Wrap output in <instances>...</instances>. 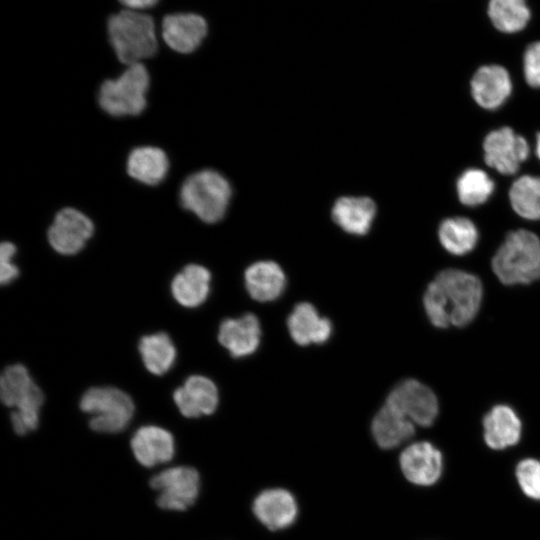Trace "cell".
<instances>
[{
  "label": "cell",
  "mask_w": 540,
  "mask_h": 540,
  "mask_svg": "<svg viewBox=\"0 0 540 540\" xmlns=\"http://www.w3.org/2000/svg\"><path fill=\"white\" fill-rule=\"evenodd\" d=\"M484 159L488 166L504 175H512L529 156L526 139L510 127L491 131L483 142Z\"/></svg>",
  "instance_id": "cell-10"
},
{
  "label": "cell",
  "mask_w": 540,
  "mask_h": 540,
  "mask_svg": "<svg viewBox=\"0 0 540 540\" xmlns=\"http://www.w3.org/2000/svg\"><path fill=\"white\" fill-rule=\"evenodd\" d=\"M122 5L125 6L126 9L138 11L142 9H148L156 4H158V1L156 0H126L121 2Z\"/></svg>",
  "instance_id": "cell-34"
},
{
  "label": "cell",
  "mask_w": 540,
  "mask_h": 540,
  "mask_svg": "<svg viewBox=\"0 0 540 540\" xmlns=\"http://www.w3.org/2000/svg\"><path fill=\"white\" fill-rule=\"evenodd\" d=\"M292 339L301 346L322 344L332 332L329 319L321 317L310 303H299L290 313L287 320Z\"/></svg>",
  "instance_id": "cell-19"
},
{
  "label": "cell",
  "mask_w": 540,
  "mask_h": 540,
  "mask_svg": "<svg viewBox=\"0 0 540 540\" xmlns=\"http://www.w3.org/2000/svg\"><path fill=\"white\" fill-rule=\"evenodd\" d=\"M94 232L92 221L75 208L60 210L48 229L51 247L62 255L78 253Z\"/></svg>",
  "instance_id": "cell-11"
},
{
  "label": "cell",
  "mask_w": 540,
  "mask_h": 540,
  "mask_svg": "<svg viewBox=\"0 0 540 540\" xmlns=\"http://www.w3.org/2000/svg\"><path fill=\"white\" fill-rule=\"evenodd\" d=\"M413 424L427 427L438 415V400L434 392L415 379H406L389 393L386 403Z\"/></svg>",
  "instance_id": "cell-9"
},
{
  "label": "cell",
  "mask_w": 540,
  "mask_h": 540,
  "mask_svg": "<svg viewBox=\"0 0 540 540\" xmlns=\"http://www.w3.org/2000/svg\"><path fill=\"white\" fill-rule=\"evenodd\" d=\"M536 153L538 158L540 159V133L537 136Z\"/></svg>",
  "instance_id": "cell-35"
},
{
  "label": "cell",
  "mask_w": 540,
  "mask_h": 540,
  "mask_svg": "<svg viewBox=\"0 0 540 540\" xmlns=\"http://www.w3.org/2000/svg\"><path fill=\"white\" fill-rule=\"evenodd\" d=\"M110 43L118 60L128 66L155 55L158 42L151 16L124 9L108 19Z\"/></svg>",
  "instance_id": "cell-2"
},
{
  "label": "cell",
  "mask_w": 540,
  "mask_h": 540,
  "mask_svg": "<svg viewBox=\"0 0 540 540\" xmlns=\"http://www.w3.org/2000/svg\"><path fill=\"white\" fill-rule=\"evenodd\" d=\"M483 296L478 277L458 269H446L428 285L424 308L431 323L439 328L464 326L477 315Z\"/></svg>",
  "instance_id": "cell-1"
},
{
  "label": "cell",
  "mask_w": 540,
  "mask_h": 540,
  "mask_svg": "<svg viewBox=\"0 0 540 540\" xmlns=\"http://www.w3.org/2000/svg\"><path fill=\"white\" fill-rule=\"evenodd\" d=\"M211 274L198 264L185 266L172 280L171 292L182 306L194 308L201 305L210 291Z\"/></svg>",
  "instance_id": "cell-23"
},
{
  "label": "cell",
  "mask_w": 540,
  "mask_h": 540,
  "mask_svg": "<svg viewBox=\"0 0 540 540\" xmlns=\"http://www.w3.org/2000/svg\"><path fill=\"white\" fill-rule=\"evenodd\" d=\"M135 459L145 467L170 461L175 454L173 435L156 425L140 427L130 441Z\"/></svg>",
  "instance_id": "cell-15"
},
{
  "label": "cell",
  "mask_w": 540,
  "mask_h": 540,
  "mask_svg": "<svg viewBox=\"0 0 540 540\" xmlns=\"http://www.w3.org/2000/svg\"><path fill=\"white\" fill-rule=\"evenodd\" d=\"M149 73L142 63L130 65L116 79L102 83L98 93L100 107L111 116H135L146 107Z\"/></svg>",
  "instance_id": "cell-6"
},
{
  "label": "cell",
  "mask_w": 540,
  "mask_h": 540,
  "mask_svg": "<svg viewBox=\"0 0 540 540\" xmlns=\"http://www.w3.org/2000/svg\"><path fill=\"white\" fill-rule=\"evenodd\" d=\"M515 474L524 494L532 499L540 500V461L533 458L520 461Z\"/></svg>",
  "instance_id": "cell-31"
},
{
  "label": "cell",
  "mask_w": 540,
  "mask_h": 540,
  "mask_svg": "<svg viewBox=\"0 0 540 540\" xmlns=\"http://www.w3.org/2000/svg\"><path fill=\"white\" fill-rule=\"evenodd\" d=\"M244 280L249 295L259 302L277 299L286 286L283 270L273 261H259L250 265L245 271Z\"/></svg>",
  "instance_id": "cell-21"
},
{
  "label": "cell",
  "mask_w": 540,
  "mask_h": 540,
  "mask_svg": "<svg viewBox=\"0 0 540 540\" xmlns=\"http://www.w3.org/2000/svg\"><path fill=\"white\" fill-rule=\"evenodd\" d=\"M442 455L429 442H417L408 446L400 456V467L406 479L413 484L429 486L442 473Z\"/></svg>",
  "instance_id": "cell-12"
},
{
  "label": "cell",
  "mask_w": 540,
  "mask_h": 540,
  "mask_svg": "<svg viewBox=\"0 0 540 540\" xmlns=\"http://www.w3.org/2000/svg\"><path fill=\"white\" fill-rule=\"evenodd\" d=\"M161 29L165 43L172 50L184 54L196 50L208 31L206 20L194 13L166 15Z\"/></svg>",
  "instance_id": "cell-13"
},
{
  "label": "cell",
  "mask_w": 540,
  "mask_h": 540,
  "mask_svg": "<svg viewBox=\"0 0 540 540\" xmlns=\"http://www.w3.org/2000/svg\"><path fill=\"white\" fill-rule=\"evenodd\" d=\"M438 235L443 248L457 256L472 251L478 241L475 224L465 217L445 219L439 226Z\"/></svg>",
  "instance_id": "cell-27"
},
{
  "label": "cell",
  "mask_w": 540,
  "mask_h": 540,
  "mask_svg": "<svg viewBox=\"0 0 540 540\" xmlns=\"http://www.w3.org/2000/svg\"><path fill=\"white\" fill-rule=\"evenodd\" d=\"M521 427V421L511 407L494 406L483 419L484 441L495 450L513 446L520 440Z\"/></svg>",
  "instance_id": "cell-20"
},
{
  "label": "cell",
  "mask_w": 540,
  "mask_h": 540,
  "mask_svg": "<svg viewBox=\"0 0 540 540\" xmlns=\"http://www.w3.org/2000/svg\"><path fill=\"white\" fill-rule=\"evenodd\" d=\"M260 338L259 320L251 313L239 318L226 319L219 327L220 344L235 358L254 353L260 344Z\"/></svg>",
  "instance_id": "cell-17"
},
{
  "label": "cell",
  "mask_w": 540,
  "mask_h": 540,
  "mask_svg": "<svg viewBox=\"0 0 540 540\" xmlns=\"http://www.w3.org/2000/svg\"><path fill=\"white\" fill-rule=\"evenodd\" d=\"M80 408L90 415V428L99 433L123 431L133 418L135 405L131 397L115 387H92L80 399Z\"/></svg>",
  "instance_id": "cell-7"
},
{
  "label": "cell",
  "mask_w": 540,
  "mask_h": 540,
  "mask_svg": "<svg viewBox=\"0 0 540 540\" xmlns=\"http://www.w3.org/2000/svg\"><path fill=\"white\" fill-rule=\"evenodd\" d=\"M509 200L513 210L522 218L540 219V176L517 178L510 187Z\"/></svg>",
  "instance_id": "cell-28"
},
{
  "label": "cell",
  "mask_w": 540,
  "mask_h": 540,
  "mask_svg": "<svg viewBox=\"0 0 540 540\" xmlns=\"http://www.w3.org/2000/svg\"><path fill=\"white\" fill-rule=\"evenodd\" d=\"M138 349L146 369L155 375L168 372L176 359V348L169 335L163 332L143 336Z\"/></svg>",
  "instance_id": "cell-26"
},
{
  "label": "cell",
  "mask_w": 540,
  "mask_h": 540,
  "mask_svg": "<svg viewBox=\"0 0 540 540\" xmlns=\"http://www.w3.org/2000/svg\"><path fill=\"white\" fill-rule=\"evenodd\" d=\"M334 222L345 232L366 234L376 215V205L368 197H341L332 208Z\"/></svg>",
  "instance_id": "cell-22"
},
{
  "label": "cell",
  "mask_w": 540,
  "mask_h": 540,
  "mask_svg": "<svg viewBox=\"0 0 540 540\" xmlns=\"http://www.w3.org/2000/svg\"><path fill=\"white\" fill-rule=\"evenodd\" d=\"M173 400L180 413L187 418L212 414L218 405V390L213 381L193 375L173 393Z\"/></svg>",
  "instance_id": "cell-14"
},
{
  "label": "cell",
  "mask_w": 540,
  "mask_h": 540,
  "mask_svg": "<svg viewBox=\"0 0 540 540\" xmlns=\"http://www.w3.org/2000/svg\"><path fill=\"white\" fill-rule=\"evenodd\" d=\"M488 15L501 32L514 33L522 30L530 19V10L523 0H492Z\"/></svg>",
  "instance_id": "cell-29"
},
{
  "label": "cell",
  "mask_w": 540,
  "mask_h": 540,
  "mask_svg": "<svg viewBox=\"0 0 540 540\" xmlns=\"http://www.w3.org/2000/svg\"><path fill=\"white\" fill-rule=\"evenodd\" d=\"M253 512L268 529L280 530L289 527L295 521L298 508L290 492L274 488L264 490L255 498Z\"/></svg>",
  "instance_id": "cell-16"
},
{
  "label": "cell",
  "mask_w": 540,
  "mask_h": 540,
  "mask_svg": "<svg viewBox=\"0 0 540 540\" xmlns=\"http://www.w3.org/2000/svg\"><path fill=\"white\" fill-rule=\"evenodd\" d=\"M371 430L379 447L393 449L413 437L415 424L385 404L374 416Z\"/></svg>",
  "instance_id": "cell-24"
},
{
  "label": "cell",
  "mask_w": 540,
  "mask_h": 540,
  "mask_svg": "<svg viewBox=\"0 0 540 540\" xmlns=\"http://www.w3.org/2000/svg\"><path fill=\"white\" fill-rule=\"evenodd\" d=\"M492 269L506 285L528 284L540 278V239L531 231L510 232L492 259Z\"/></svg>",
  "instance_id": "cell-3"
},
{
  "label": "cell",
  "mask_w": 540,
  "mask_h": 540,
  "mask_svg": "<svg viewBox=\"0 0 540 540\" xmlns=\"http://www.w3.org/2000/svg\"><path fill=\"white\" fill-rule=\"evenodd\" d=\"M232 189L219 172L204 169L188 176L179 193L181 206L205 223L220 221L229 206Z\"/></svg>",
  "instance_id": "cell-5"
},
{
  "label": "cell",
  "mask_w": 540,
  "mask_h": 540,
  "mask_svg": "<svg viewBox=\"0 0 540 540\" xmlns=\"http://www.w3.org/2000/svg\"><path fill=\"white\" fill-rule=\"evenodd\" d=\"M16 253V246L8 241H4L0 247V281L2 285H7L15 280L19 274L18 268L13 264L12 258Z\"/></svg>",
  "instance_id": "cell-33"
},
{
  "label": "cell",
  "mask_w": 540,
  "mask_h": 540,
  "mask_svg": "<svg viewBox=\"0 0 540 540\" xmlns=\"http://www.w3.org/2000/svg\"><path fill=\"white\" fill-rule=\"evenodd\" d=\"M150 486L158 492L156 503L161 509L184 511L199 495L200 476L189 466L171 467L154 475Z\"/></svg>",
  "instance_id": "cell-8"
},
{
  "label": "cell",
  "mask_w": 540,
  "mask_h": 540,
  "mask_svg": "<svg viewBox=\"0 0 540 540\" xmlns=\"http://www.w3.org/2000/svg\"><path fill=\"white\" fill-rule=\"evenodd\" d=\"M169 161L166 153L154 146L133 149L127 159V172L146 185H157L166 177Z\"/></svg>",
  "instance_id": "cell-25"
},
{
  "label": "cell",
  "mask_w": 540,
  "mask_h": 540,
  "mask_svg": "<svg viewBox=\"0 0 540 540\" xmlns=\"http://www.w3.org/2000/svg\"><path fill=\"white\" fill-rule=\"evenodd\" d=\"M0 397L4 405L15 408L11 424L18 435H26L39 425L44 395L21 364L6 367L0 378Z\"/></svg>",
  "instance_id": "cell-4"
},
{
  "label": "cell",
  "mask_w": 540,
  "mask_h": 540,
  "mask_svg": "<svg viewBox=\"0 0 540 540\" xmlns=\"http://www.w3.org/2000/svg\"><path fill=\"white\" fill-rule=\"evenodd\" d=\"M457 194L460 202L466 206H478L492 195L495 185L488 174L477 168L462 173L457 180Z\"/></svg>",
  "instance_id": "cell-30"
},
{
  "label": "cell",
  "mask_w": 540,
  "mask_h": 540,
  "mask_svg": "<svg viewBox=\"0 0 540 540\" xmlns=\"http://www.w3.org/2000/svg\"><path fill=\"white\" fill-rule=\"evenodd\" d=\"M512 82L508 71L500 65L480 67L471 80V93L476 103L485 109L500 107L510 96Z\"/></svg>",
  "instance_id": "cell-18"
},
{
  "label": "cell",
  "mask_w": 540,
  "mask_h": 540,
  "mask_svg": "<svg viewBox=\"0 0 540 540\" xmlns=\"http://www.w3.org/2000/svg\"><path fill=\"white\" fill-rule=\"evenodd\" d=\"M523 69L526 82L540 87V41L529 45L524 53Z\"/></svg>",
  "instance_id": "cell-32"
}]
</instances>
